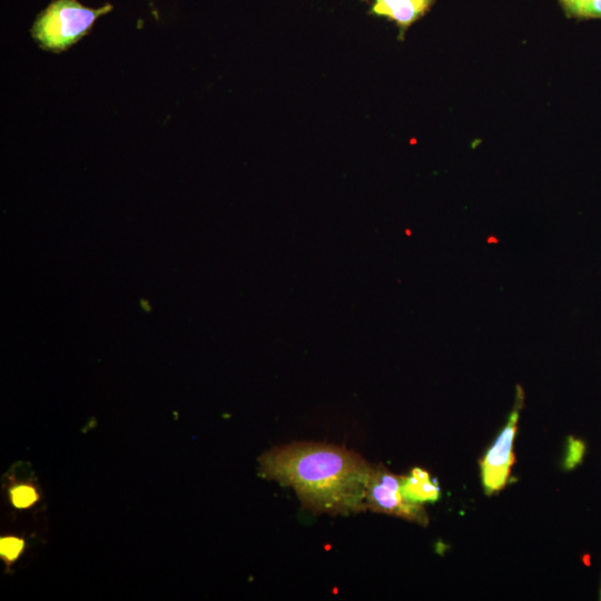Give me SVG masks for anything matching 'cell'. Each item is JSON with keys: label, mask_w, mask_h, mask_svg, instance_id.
<instances>
[{"label": "cell", "mask_w": 601, "mask_h": 601, "mask_svg": "<svg viewBox=\"0 0 601 601\" xmlns=\"http://www.w3.org/2000/svg\"><path fill=\"white\" fill-rule=\"evenodd\" d=\"M259 474L292 487L302 506L314 514L366 511V486L373 464L346 447L294 442L264 452Z\"/></svg>", "instance_id": "1"}, {"label": "cell", "mask_w": 601, "mask_h": 601, "mask_svg": "<svg viewBox=\"0 0 601 601\" xmlns=\"http://www.w3.org/2000/svg\"><path fill=\"white\" fill-rule=\"evenodd\" d=\"M111 9L109 3L92 9L77 0H53L37 16L31 36L43 50H67L89 32L99 16Z\"/></svg>", "instance_id": "2"}, {"label": "cell", "mask_w": 601, "mask_h": 601, "mask_svg": "<svg viewBox=\"0 0 601 601\" xmlns=\"http://www.w3.org/2000/svg\"><path fill=\"white\" fill-rule=\"evenodd\" d=\"M401 483L402 475L393 474L382 463L373 464L366 486V509L426 525L428 516L424 506L408 502Z\"/></svg>", "instance_id": "3"}, {"label": "cell", "mask_w": 601, "mask_h": 601, "mask_svg": "<svg viewBox=\"0 0 601 601\" xmlns=\"http://www.w3.org/2000/svg\"><path fill=\"white\" fill-rule=\"evenodd\" d=\"M524 402V391L516 385L515 404L509 420L480 462L481 480L484 492L491 495L501 491L508 483L511 466L514 463L513 441L518 430L520 410Z\"/></svg>", "instance_id": "4"}, {"label": "cell", "mask_w": 601, "mask_h": 601, "mask_svg": "<svg viewBox=\"0 0 601 601\" xmlns=\"http://www.w3.org/2000/svg\"><path fill=\"white\" fill-rule=\"evenodd\" d=\"M401 491L408 502L421 505L435 502L441 495L436 481L421 467H414L407 475H402Z\"/></svg>", "instance_id": "5"}, {"label": "cell", "mask_w": 601, "mask_h": 601, "mask_svg": "<svg viewBox=\"0 0 601 601\" xmlns=\"http://www.w3.org/2000/svg\"><path fill=\"white\" fill-rule=\"evenodd\" d=\"M432 2L433 0H375L373 11L402 26H408L424 14Z\"/></svg>", "instance_id": "6"}, {"label": "cell", "mask_w": 601, "mask_h": 601, "mask_svg": "<svg viewBox=\"0 0 601 601\" xmlns=\"http://www.w3.org/2000/svg\"><path fill=\"white\" fill-rule=\"evenodd\" d=\"M560 3L569 17L601 19V0H560Z\"/></svg>", "instance_id": "7"}, {"label": "cell", "mask_w": 601, "mask_h": 601, "mask_svg": "<svg viewBox=\"0 0 601 601\" xmlns=\"http://www.w3.org/2000/svg\"><path fill=\"white\" fill-rule=\"evenodd\" d=\"M10 500L14 508L27 509L39 500V493L30 484H18L10 490Z\"/></svg>", "instance_id": "8"}, {"label": "cell", "mask_w": 601, "mask_h": 601, "mask_svg": "<svg viewBox=\"0 0 601 601\" xmlns=\"http://www.w3.org/2000/svg\"><path fill=\"white\" fill-rule=\"evenodd\" d=\"M585 454V444L573 436L568 437L563 466L565 470H572L581 463Z\"/></svg>", "instance_id": "9"}, {"label": "cell", "mask_w": 601, "mask_h": 601, "mask_svg": "<svg viewBox=\"0 0 601 601\" xmlns=\"http://www.w3.org/2000/svg\"><path fill=\"white\" fill-rule=\"evenodd\" d=\"M23 549V541L16 536H4L1 539L0 551L4 561L13 562L18 559Z\"/></svg>", "instance_id": "10"}, {"label": "cell", "mask_w": 601, "mask_h": 601, "mask_svg": "<svg viewBox=\"0 0 601 601\" xmlns=\"http://www.w3.org/2000/svg\"><path fill=\"white\" fill-rule=\"evenodd\" d=\"M486 242H487L489 244H497V243H499V239H497V237H495V236H487Z\"/></svg>", "instance_id": "11"}, {"label": "cell", "mask_w": 601, "mask_h": 601, "mask_svg": "<svg viewBox=\"0 0 601 601\" xmlns=\"http://www.w3.org/2000/svg\"><path fill=\"white\" fill-rule=\"evenodd\" d=\"M141 305H142V307L145 308V311H150V307H149L148 302H146V300L142 299V300H141Z\"/></svg>", "instance_id": "12"}]
</instances>
